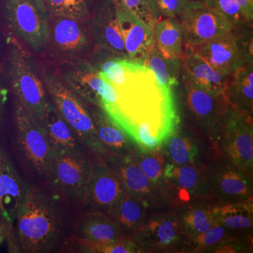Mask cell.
Returning a JSON list of instances; mask_svg holds the SVG:
<instances>
[{
    "label": "cell",
    "mask_w": 253,
    "mask_h": 253,
    "mask_svg": "<svg viewBox=\"0 0 253 253\" xmlns=\"http://www.w3.org/2000/svg\"><path fill=\"white\" fill-rule=\"evenodd\" d=\"M43 128L51 149L80 150L81 141L51 101L44 111Z\"/></svg>",
    "instance_id": "obj_25"
},
{
    "label": "cell",
    "mask_w": 253,
    "mask_h": 253,
    "mask_svg": "<svg viewBox=\"0 0 253 253\" xmlns=\"http://www.w3.org/2000/svg\"><path fill=\"white\" fill-rule=\"evenodd\" d=\"M131 156L149 180L156 185L162 186L167 164L162 149L145 151L137 147Z\"/></svg>",
    "instance_id": "obj_32"
},
{
    "label": "cell",
    "mask_w": 253,
    "mask_h": 253,
    "mask_svg": "<svg viewBox=\"0 0 253 253\" xmlns=\"http://www.w3.org/2000/svg\"><path fill=\"white\" fill-rule=\"evenodd\" d=\"M184 46L203 44L231 31L226 18L201 1H186L180 19Z\"/></svg>",
    "instance_id": "obj_11"
},
{
    "label": "cell",
    "mask_w": 253,
    "mask_h": 253,
    "mask_svg": "<svg viewBox=\"0 0 253 253\" xmlns=\"http://www.w3.org/2000/svg\"><path fill=\"white\" fill-rule=\"evenodd\" d=\"M63 214L59 201L45 189L28 186L14 224V253H49L62 235Z\"/></svg>",
    "instance_id": "obj_1"
},
{
    "label": "cell",
    "mask_w": 253,
    "mask_h": 253,
    "mask_svg": "<svg viewBox=\"0 0 253 253\" xmlns=\"http://www.w3.org/2000/svg\"><path fill=\"white\" fill-rule=\"evenodd\" d=\"M181 67L185 85L223 95L227 100L226 91L230 76H224L214 69L194 51L192 46H184Z\"/></svg>",
    "instance_id": "obj_17"
},
{
    "label": "cell",
    "mask_w": 253,
    "mask_h": 253,
    "mask_svg": "<svg viewBox=\"0 0 253 253\" xmlns=\"http://www.w3.org/2000/svg\"><path fill=\"white\" fill-rule=\"evenodd\" d=\"M14 123V146L18 159L28 172L46 178L51 149L45 131L16 99Z\"/></svg>",
    "instance_id": "obj_6"
},
{
    "label": "cell",
    "mask_w": 253,
    "mask_h": 253,
    "mask_svg": "<svg viewBox=\"0 0 253 253\" xmlns=\"http://www.w3.org/2000/svg\"><path fill=\"white\" fill-rule=\"evenodd\" d=\"M144 63L152 71L159 84L165 88L172 89L178 84L181 59H166L154 43Z\"/></svg>",
    "instance_id": "obj_30"
},
{
    "label": "cell",
    "mask_w": 253,
    "mask_h": 253,
    "mask_svg": "<svg viewBox=\"0 0 253 253\" xmlns=\"http://www.w3.org/2000/svg\"><path fill=\"white\" fill-rule=\"evenodd\" d=\"M1 75L2 74H1V68H0V126L2 124L4 106L8 98V89L4 86Z\"/></svg>",
    "instance_id": "obj_40"
},
{
    "label": "cell",
    "mask_w": 253,
    "mask_h": 253,
    "mask_svg": "<svg viewBox=\"0 0 253 253\" xmlns=\"http://www.w3.org/2000/svg\"><path fill=\"white\" fill-rule=\"evenodd\" d=\"M236 1L239 5L246 18L253 22V0H236Z\"/></svg>",
    "instance_id": "obj_41"
},
{
    "label": "cell",
    "mask_w": 253,
    "mask_h": 253,
    "mask_svg": "<svg viewBox=\"0 0 253 253\" xmlns=\"http://www.w3.org/2000/svg\"><path fill=\"white\" fill-rule=\"evenodd\" d=\"M236 48L245 65L253 63V22H246L231 28Z\"/></svg>",
    "instance_id": "obj_35"
},
{
    "label": "cell",
    "mask_w": 253,
    "mask_h": 253,
    "mask_svg": "<svg viewBox=\"0 0 253 253\" xmlns=\"http://www.w3.org/2000/svg\"><path fill=\"white\" fill-rule=\"evenodd\" d=\"M122 180L126 191L140 200L148 208L155 207L162 201L161 186L149 180L131 155L104 158Z\"/></svg>",
    "instance_id": "obj_15"
},
{
    "label": "cell",
    "mask_w": 253,
    "mask_h": 253,
    "mask_svg": "<svg viewBox=\"0 0 253 253\" xmlns=\"http://www.w3.org/2000/svg\"><path fill=\"white\" fill-rule=\"evenodd\" d=\"M209 172L204 166L196 163L184 166L167 163L164 181L168 188L175 191L179 201L189 203L191 200L207 198L211 190L209 186H212V178Z\"/></svg>",
    "instance_id": "obj_14"
},
{
    "label": "cell",
    "mask_w": 253,
    "mask_h": 253,
    "mask_svg": "<svg viewBox=\"0 0 253 253\" xmlns=\"http://www.w3.org/2000/svg\"><path fill=\"white\" fill-rule=\"evenodd\" d=\"M212 178L213 191L221 203L236 204L252 199L251 175L231 162L219 166Z\"/></svg>",
    "instance_id": "obj_20"
},
{
    "label": "cell",
    "mask_w": 253,
    "mask_h": 253,
    "mask_svg": "<svg viewBox=\"0 0 253 253\" xmlns=\"http://www.w3.org/2000/svg\"><path fill=\"white\" fill-rule=\"evenodd\" d=\"M29 184L20 176L9 155L0 145V228L9 253H14V224Z\"/></svg>",
    "instance_id": "obj_9"
},
{
    "label": "cell",
    "mask_w": 253,
    "mask_h": 253,
    "mask_svg": "<svg viewBox=\"0 0 253 253\" xmlns=\"http://www.w3.org/2000/svg\"><path fill=\"white\" fill-rule=\"evenodd\" d=\"M4 15L9 29L33 51L47 48L51 15L44 0H4Z\"/></svg>",
    "instance_id": "obj_7"
},
{
    "label": "cell",
    "mask_w": 253,
    "mask_h": 253,
    "mask_svg": "<svg viewBox=\"0 0 253 253\" xmlns=\"http://www.w3.org/2000/svg\"><path fill=\"white\" fill-rule=\"evenodd\" d=\"M153 29L157 22L153 10V0H115Z\"/></svg>",
    "instance_id": "obj_37"
},
{
    "label": "cell",
    "mask_w": 253,
    "mask_h": 253,
    "mask_svg": "<svg viewBox=\"0 0 253 253\" xmlns=\"http://www.w3.org/2000/svg\"><path fill=\"white\" fill-rule=\"evenodd\" d=\"M186 101L190 112L206 127L213 129L229 104L223 95L185 85Z\"/></svg>",
    "instance_id": "obj_22"
},
{
    "label": "cell",
    "mask_w": 253,
    "mask_h": 253,
    "mask_svg": "<svg viewBox=\"0 0 253 253\" xmlns=\"http://www.w3.org/2000/svg\"><path fill=\"white\" fill-rule=\"evenodd\" d=\"M226 230L222 226L215 224L207 231L190 240V242L194 246L196 251H202L211 249V247L219 246L225 239Z\"/></svg>",
    "instance_id": "obj_39"
},
{
    "label": "cell",
    "mask_w": 253,
    "mask_h": 253,
    "mask_svg": "<svg viewBox=\"0 0 253 253\" xmlns=\"http://www.w3.org/2000/svg\"><path fill=\"white\" fill-rule=\"evenodd\" d=\"M50 15L60 17L89 18L86 0H44Z\"/></svg>",
    "instance_id": "obj_34"
},
{
    "label": "cell",
    "mask_w": 253,
    "mask_h": 253,
    "mask_svg": "<svg viewBox=\"0 0 253 253\" xmlns=\"http://www.w3.org/2000/svg\"><path fill=\"white\" fill-rule=\"evenodd\" d=\"M115 3L127 59L144 63L154 45L152 29L130 11Z\"/></svg>",
    "instance_id": "obj_18"
},
{
    "label": "cell",
    "mask_w": 253,
    "mask_h": 253,
    "mask_svg": "<svg viewBox=\"0 0 253 253\" xmlns=\"http://www.w3.org/2000/svg\"><path fill=\"white\" fill-rule=\"evenodd\" d=\"M148 208L142 201L126 191L107 214L124 235L131 237L147 217Z\"/></svg>",
    "instance_id": "obj_24"
},
{
    "label": "cell",
    "mask_w": 253,
    "mask_h": 253,
    "mask_svg": "<svg viewBox=\"0 0 253 253\" xmlns=\"http://www.w3.org/2000/svg\"><path fill=\"white\" fill-rule=\"evenodd\" d=\"M131 239L141 251H168L179 249L186 238L179 215L167 212L146 217Z\"/></svg>",
    "instance_id": "obj_12"
},
{
    "label": "cell",
    "mask_w": 253,
    "mask_h": 253,
    "mask_svg": "<svg viewBox=\"0 0 253 253\" xmlns=\"http://www.w3.org/2000/svg\"><path fill=\"white\" fill-rule=\"evenodd\" d=\"M90 29L93 42L99 49L127 59L114 0H101L91 18Z\"/></svg>",
    "instance_id": "obj_16"
},
{
    "label": "cell",
    "mask_w": 253,
    "mask_h": 253,
    "mask_svg": "<svg viewBox=\"0 0 253 253\" xmlns=\"http://www.w3.org/2000/svg\"><path fill=\"white\" fill-rule=\"evenodd\" d=\"M215 205L201 201L186 205L178 214L186 239L201 235L214 224V207Z\"/></svg>",
    "instance_id": "obj_28"
},
{
    "label": "cell",
    "mask_w": 253,
    "mask_h": 253,
    "mask_svg": "<svg viewBox=\"0 0 253 253\" xmlns=\"http://www.w3.org/2000/svg\"><path fill=\"white\" fill-rule=\"evenodd\" d=\"M127 237L106 213L86 211L78 219L71 238L91 242H113Z\"/></svg>",
    "instance_id": "obj_23"
},
{
    "label": "cell",
    "mask_w": 253,
    "mask_h": 253,
    "mask_svg": "<svg viewBox=\"0 0 253 253\" xmlns=\"http://www.w3.org/2000/svg\"><path fill=\"white\" fill-rule=\"evenodd\" d=\"M226 99L231 107L253 116V63L245 65L230 76Z\"/></svg>",
    "instance_id": "obj_26"
},
{
    "label": "cell",
    "mask_w": 253,
    "mask_h": 253,
    "mask_svg": "<svg viewBox=\"0 0 253 253\" xmlns=\"http://www.w3.org/2000/svg\"><path fill=\"white\" fill-rule=\"evenodd\" d=\"M68 244L73 251L82 253H140V248L131 237H125L113 242H91L70 238Z\"/></svg>",
    "instance_id": "obj_33"
},
{
    "label": "cell",
    "mask_w": 253,
    "mask_h": 253,
    "mask_svg": "<svg viewBox=\"0 0 253 253\" xmlns=\"http://www.w3.org/2000/svg\"><path fill=\"white\" fill-rule=\"evenodd\" d=\"M152 3L157 21L165 18L179 20L185 9V0H153Z\"/></svg>",
    "instance_id": "obj_38"
},
{
    "label": "cell",
    "mask_w": 253,
    "mask_h": 253,
    "mask_svg": "<svg viewBox=\"0 0 253 253\" xmlns=\"http://www.w3.org/2000/svg\"><path fill=\"white\" fill-rule=\"evenodd\" d=\"M162 148H165L164 154L167 155L170 163L174 166H184L196 163L199 156V146L194 139L176 129L168 137Z\"/></svg>",
    "instance_id": "obj_31"
},
{
    "label": "cell",
    "mask_w": 253,
    "mask_h": 253,
    "mask_svg": "<svg viewBox=\"0 0 253 253\" xmlns=\"http://www.w3.org/2000/svg\"><path fill=\"white\" fill-rule=\"evenodd\" d=\"M92 44L89 18L51 16L48 46L58 59L64 61L84 58L91 51Z\"/></svg>",
    "instance_id": "obj_10"
},
{
    "label": "cell",
    "mask_w": 253,
    "mask_h": 253,
    "mask_svg": "<svg viewBox=\"0 0 253 253\" xmlns=\"http://www.w3.org/2000/svg\"><path fill=\"white\" fill-rule=\"evenodd\" d=\"M58 74L84 102L102 110L108 116L117 109V89L100 77L97 70L88 60L82 58L61 61Z\"/></svg>",
    "instance_id": "obj_5"
},
{
    "label": "cell",
    "mask_w": 253,
    "mask_h": 253,
    "mask_svg": "<svg viewBox=\"0 0 253 253\" xmlns=\"http://www.w3.org/2000/svg\"><path fill=\"white\" fill-rule=\"evenodd\" d=\"M155 45L166 59H181L183 54V36L180 21L165 18L155 23L152 29Z\"/></svg>",
    "instance_id": "obj_27"
},
{
    "label": "cell",
    "mask_w": 253,
    "mask_h": 253,
    "mask_svg": "<svg viewBox=\"0 0 253 253\" xmlns=\"http://www.w3.org/2000/svg\"><path fill=\"white\" fill-rule=\"evenodd\" d=\"M89 111L98 140L104 151L103 158L132 154L135 149L134 142L122 127L116 124L102 110L89 108Z\"/></svg>",
    "instance_id": "obj_21"
},
{
    "label": "cell",
    "mask_w": 253,
    "mask_h": 253,
    "mask_svg": "<svg viewBox=\"0 0 253 253\" xmlns=\"http://www.w3.org/2000/svg\"><path fill=\"white\" fill-rule=\"evenodd\" d=\"M215 126H219L223 149L229 161L251 175L253 165L252 116L229 106Z\"/></svg>",
    "instance_id": "obj_8"
},
{
    "label": "cell",
    "mask_w": 253,
    "mask_h": 253,
    "mask_svg": "<svg viewBox=\"0 0 253 253\" xmlns=\"http://www.w3.org/2000/svg\"><path fill=\"white\" fill-rule=\"evenodd\" d=\"M122 180L104 158L97 156L83 206L107 214L126 192Z\"/></svg>",
    "instance_id": "obj_13"
},
{
    "label": "cell",
    "mask_w": 253,
    "mask_h": 253,
    "mask_svg": "<svg viewBox=\"0 0 253 253\" xmlns=\"http://www.w3.org/2000/svg\"><path fill=\"white\" fill-rule=\"evenodd\" d=\"M204 2L224 16L232 27L251 22L245 16L236 0H205Z\"/></svg>",
    "instance_id": "obj_36"
},
{
    "label": "cell",
    "mask_w": 253,
    "mask_h": 253,
    "mask_svg": "<svg viewBox=\"0 0 253 253\" xmlns=\"http://www.w3.org/2000/svg\"><path fill=\"white\" fill-rule=\"evenodd\" d=\"M186 1H201V2H204L205 0H185Z\"/></svg>",
    "instance_id": "obj_42"
},
{
    "label": "cell",
    "mask_w": 253,
    "mask_h": 253,
    "mask_svg": "<svg viewBox=\"0 0 253 253\" xmlns=\"http://www.w3.org/2000/svg\"><path fill=\"white\" fill-rule=\"evenodd\" d=\"M192 48L214 69L224 76H232L245 66L236 48L231 30L226 34Z\"/></svg>",
    "instance_id": "obj_19"
},
{
    "label": "cell",
    "mask_w": 253,
    "mask_h": 253,
    "mask_svg": "<svg viewBox=\"0 0 253 253\" xmlns=\"http://www.w3.org/2000/svg\"><path fill=\"white\" fill-rule=\"evenodd\" d=\"M93 167L82 149H51L46 179L70 204L83 206Z\"/></svg>",
    "instance_id": "obj_4"
},
{
    "label": "cell",
    "mask_w": 253,
    "mask_h": 253,
    "mask_svg": "<svg viewBox=\"0 0 253 253\" xmlns=\"http://www.w3.org/2000/svg\"><path fill=\"white\" fill-rule=\"evenodd\" d=\"M42 78L52 104L74 131L81 144L97 156L104 157V151L96 136L92 118L85 102L69 87L56 73L43 70Z\"/></svg>",
    "instance_id": "obj_3"
},
{
    "label": "cell",
    "mask_w": 253,
    "mask_h": 253,
    "mask_svg": "<svg viewBox=\"0 0 253 253\" xmlns=\"http://www.w3.org/2000/svg\"><path fill=\"white\" fill-rule=\"evenodd\" d=\"M252 199L244 202L221 203L214 207L217 224L225 229L244 230L253 226Z\"/></svg>",
    "instance_id": "obj_29"
},
{
    "label": "cell",
    "mask_w": 253,
    "mask_h": 253,
    "mask_svg": "<svg viewBox=\"0 0 253 253\" xmlns=\"http://www.w3.org/2000/svg\"><path fill=\"white\" fill-rule=\"evenodd\" d=\"M11 41L6 59V73L15 99L43 126L48 101L42 78L31 54L16 40Z\"/></svg>",
    "instance_id": "obj_2"
},
{
    "label": "cell",
    "mask_w": 253,
    "mask_h": 253,
    "mask_svg": "<svg viewBox=\"0 0 253 253\" xmlns=\"http://www.w3.org/2000/svg\"><path fill=\"white\" fill-rule=\"evenodd\" d=\"M86 3H87L88 6L90 4L91 0H86Z\"/></svg>",
    "instance_id": "obj_43"
}]
</instances>
